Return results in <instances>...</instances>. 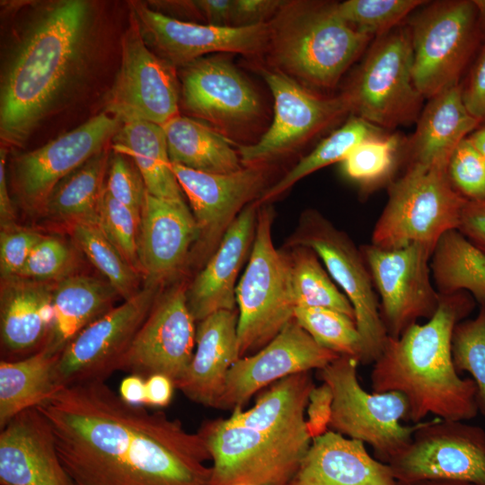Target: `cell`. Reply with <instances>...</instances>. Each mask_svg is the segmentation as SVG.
Segmentation results:
<instances>
[{
    "label": "cell",
    "instance_id": "6da1fadb",
    "mask_svg": "<svg viewBox=\"0 0 485 485\" xmlns=\"http://www.w3.org/2000/svg\"><path fill=\"white\" fill-rule=\"evenodd\" d=\"M36 408L75 485H210L198 432L125 402L105 381L60 388Z\"/></svg>",
    "mask_w": 485,
    "mask_h": 485
},
{
    "label": "cell",
    "instance_id": "7a4b0ae2",
    "mask_svg": "<svg viewBox=\"0 0 485 485\" xmlns=\"http://www.w3.org/2000/svg\"><path fill=\"white\" fill-rule=\"evenodd\" d=\"M2 39L0 139L22 146L83 93L101 40L97 4L88 0L13 4Z\"/></svg>",
    "mask_w": 485,
    "mask_h": 485
},
{
    "label": "cell",
    "instance_id": "3957f363",
    "mask_svg": "<svg viewBox=\"0 0 485 485\" xmlns=\"http://www.w3.org/2000/svg\"><path fill=\"white\" fill-rule=\"evenodd\" d=\"M436 313L423 324L410 326L399 338L388 337L371 372L372 392H399L409 404V421L428 414L449 420H469L479 413L477 388L462 378L452 357L455 325L474 309L467 292L440 295Z\"/></svg>",
    "mask_w": 485,
    "mask_h": 485
},
{
    "label": "cell",
    "instance_id": "277c9868",
    "mask_svg": "<svg viewBox=\"0 0 485 485\" xmlns=\"http://www.w3.org/2000/svg\"><path fill=\"white\" fill-rule=\"evenodd\" d=\"M371 39L343 21L335 4L295 1L286 2L269 22L268 48L279 71L331 88Z\"/></svg>",
    "mask_w": 485,
    "mask_h": 485
},
{
    "label": "cell",
    "instance_id": "5b68a950",
    "mask_svg": "<svg viewBox=\"0 0 485 485\" xmlns=\"http://www.w3.org/2000/svg\"><path fill=\"white\" fill-rule=\"evenodd\" d=\"M466 201L453 187L447 166L409 165L389 184L371 243L383 249L412 243L434 248L445 233L458 228Z\"/></svg>",
    "mask_w": 485,
    "mask_h": 485
},
{
    "label": "cell",
    "instance_id": "8992f818",
    "mask_svg": "<svg viewBox=\"0 0 485 485\" xmlns=\"http://www.w3.org/2000/svg\"><path fill=\"white\" fill-rule=\"evenodd\" d=\"M272 220L269 207L258 210L251 251L236 286L239 358L260 350L294 319L289 257L274 246Z\"/></svg>",
    "mask_w": 485,
    "mask_h": 485
},
{
    "label": "cell",
    "instance_id": "52a82bcc",
    "mask_svg": "<svg viewBox=\"0 0 485 485\" xmlns=\"http://www.w3.org/2000/svg\"><path fill=\"white\" fill-rule=\"evenodd\" d=\"M210 458V485H287L312 438L307 429L261 431L230 425L225 419L201 426Z\"/></svg>",
    "mask_w": 485,
    "mask_h": 485
},
{
    "label": "cell",
    "instance_id": "ba28073f",
    "mask_svg": "<svg viewBox=\"0 0 485 485\" xmlns=\"http://www.w3.org/2000/svg\"><path fill=\"white\" fill-rule=\"evenodd\" d=\"M358 363L355 357L340 356L318 370L333 393L329 429L369 445L375 459L389 463L410 444L420 422L401 424L409 421L410 415L402 393L365 391L357 375Z\"/></svg>",
    "mask_w": 485,
    "mask_h": 485
},
{
    "label": "cell",
    "instance_id": "9c48e42d",
    "mask_svg": "<svg viewBox=\"0 0 485 485\" xmlns=\"http://www.w3.org/2000/svg\"><path fill=\"white\" fill-rule=\"evenodd\" d=\"M412 61L409 28L377 37L344 93L350 111L382 129L414 122L423 96L414 84Z\"/></svg>",
    "mask_w": 485,
    "mask_h": 485
},
{
    "label": "cell",
    "instance_id": "30bf717a",
    "mask_svg": "<svg viewBox=\"0 0 485 485\" xmlns=\"http://www.w3.org/2000/svg\"><path fill=\"white\" fill-rule=\"evenodd\" d=\"M414 84L423 98L460 84L459 79L481 41L472 0L429 4L411 20Z\"/></svg>",
    "mask_w": 485,
    "mask_h": 485
},
{
    "label": "cell",
    "instance_id": "8fae6325",
    "mask_svg": "<svg viewBox=\"0 0 485 485\" xmlns=\"http://www.w3.org/2000/svg\"><path fill=\"white\" fill-rule=\"evenodd\" d=\"M313 250L331 278L350 302L362 340L363 365L374 364L388 335L380 316L379 301L360 249L349 237L315 211L306 212L288 242Z\"/></svg>",
    "mask_w": 485,
    "mask_h": 485
},
{
    "label": "cell",
    "instance_id": "7c38bea8",
    "mask_svg": "<svg viewBox=\"0 0 485 485\" xmlns=\"http://www.w3.org/2000/svg\"><path fill=\"white\" fill-rule=\"evenodd\" d=\"M161 286L145 284L133 297L83 329L62 350L54 372L57 390L106 381L120 370L137 331L159 296Z\"/></svg>",
    "mask_w": 485,
    "mask_h": 485
},
{
    "label": "cell",
    "instance_id": "4fadbf2b",
    "mask_svg": "<svg viewBox=\"0 0 485 485\" xmlns=\"http://www.w3.org/2000/svg\"><path fill=\"white\" fill-rule=\"evenodd\" d=\"M175 66L145 42L134 14L121 40V60L105 98V112L122 124L148 121L163 126L179 115Z\"/></svg>",
    "mask_w": 485,
    "mask_h": 485
},
{
    "label": "cell",
    "instance_id": "5bb4252c",
    "mask_svg": "<svg viewBox=\"0 0 485 485\" xmlns=\"http://www.w3.org/2000/svg\"><path fill=\"white\" fill-rule=\"evenodd\" d=\"M360 250L380 297V316L388 337L397 339L418 320L433 316L441 297L430 271L434 248L412 243L383 249L371 243Z\"/></svg>",
    "mask_w": 485,
    "mask_h": 485
},
{
    "label": "cell",
    "instance_id": "9a60e30c",
    "mask_svg": "<svg viewBox=\"0 0 485 485\" xmlns=\"http://www.w3.org/2000/svg\"><path fill=\"white\" fill-rule=\"evenodd\" d=\"M387 464L400 485L427 480L485 485V430L462 420L420 422L410 444Z\"/></svg>",
    "mask_w": 485,
    "mask_h": 485
},
{
    "label": "cell",
    "instance_id": "2e32d148",
    "mask_svg": "<svg viewBox=\"0 0 485 485\" xmlns=\"http://www.w3.org/2000/svg\"><path fill=\"white\" fill-rule=\"evenodd\" d=\"M274 99V118L260 139L242 146L238 153L244 166L292 152L350 111L343 93L333 98L317 96L281 71H264Z\"/></svg>",
    "mask_w": 485,
    "mask_h": 485
},
{
    "label": "cell",
    "instance_id": "e0dca14e",
    "mask_svg": "<svg viewBox=\"0 0 485 485\" xmlns=\"http://www.w3.org/2000/svg\"><path fill=\"white\" fill-rule=\"evenodd\" d=\"M122 123L103 111L42 146L13 160V184L22 204L43 209L56 185L92 156L106 148Z\"/></svg>",
    "mask_w": 485,
    "mask_h": 485
},
{
    "label": "cell",
    "instance_id": "ac0fdd59",
    "mask_svg": "<svg viewBox=\"0 0 485 485\" xmlns=\"http://www.w3.org/2000/svg\"><path fill=\"white\" fill-rule=\"evenodd\" d=\"M186 289L179 284L159 295L120 370L145 379L152 375H163L173 383L183 376L193 357L197 330L188 306Z\"/></svg>",
    "mask_w": 485,
    "mask_h": 485
},
{
    "label": "cell",
    "instance_id": "d6986e66",
    "mask_svg": "<svg viewBox=\"0 0 485 485\" xmlns=\"http://www.w3.org/2000/svg\"><path fill=\"white\" fill-rule=\"evenodd\" d=\"M131 13L146 45L174 66L213 52L259 54L269 43L268 22L244 26L199 24L174 19L143 3H133Z\"/></svg>",
    "mask_w": 485,
    "mask_h": 485
},
{
    "label": "cell",
    "instance_id": "ffe728a7",
    "mask_svg": "<svg viewBox=\"0 0 485 485\" xmlns=\"http://www.w3.org/2000/svg\"><path fill=\"white\" fill-rule=\"evenodd\" d=\"M340 356L321 347L292 319L260 350L233 364L215 408H242L263 387L295 374L320 370Z\"/></svg>",
    "mask_w": 485,
    "mask_h": 485
},
{
    "label": "cell",
    "instance_id": "44dd1931",
    "mask_svg": "<svg viewBox=\"0 0 485 485\" xmlns=\"http://www.w3.org/2000/svg\"><path fill=\"white\" fill-rule=\"evenodd\" d=\"M172 169L190 203L199 229L198 242L206 253H214L238 215L266 190L267 176L262 164L224 174L202 172L173 163Z\"/></svg>",
    "mask_w": 485,
    "mask_h": 485
},
{
    "label": "cell",
    "instance_id": "7402d4cb",
    "mask_svg": "<svg viewBox=\"0 0 485 485\" xmlns=\"http://www.w3.org/2000/svg\"><path fill=\"white\" fill-rule=\"evenodd\" d=\"M181 67V101L193 116L227 127L247 122L259 112L258 95L225 59L203 57Z\"/></svg>",
    "mask_w": 485,
    "mask_h": 485
},
{
    "label": "cell",
    "instance_id": "603a6c76",
    "mask_svg": "<svg viewBox=\"0 0 485 485\" xmlns=\"http://www.w3.org/2000/svg\"><path fill=\"white\" fill-rule=\"evenodd\" d=\"M197 221L184 200L146 194L141 210L138 259L146 283L161 286L186 262L198 240Z\"/></svg>",
    "mask_w": 485,
    "mask_h": 485
},
{
    "label": "cell",
    "instance_id": "cb8c5ba5",
    "mask_svg": "<svg viewBox=\"0 0 485 485\" xmlns=\"http://www.w3.org/2000/svg\"><path fill=\"white\" fill-rule=\"evenodd\" d=\"M1 485H75L51 428L37 408L16 415L0 432Z\"/></svg>",
    "mask_w": 485,
    "mask_h": 485
},
{
    "label": "cell",
    "instance_id": "d4e9b609",
    "mask_svg": "<svg viewBox=\"0 0 485 485\" xmlns=\"http://www.w3.org/2000/svg\"><path fill=\"white\" fill-rule=\"evenodd\" d=\"M258 205L254 201L242 209L204 269L187 287V303L195 321L199 322L217 311L235 310L236 280L251 251Z\"/></svg>",
    "mask_w": 485,
    "mask_h": 485
},
{
    "label": "cell",
    "instance_id": "484cf974",
    "mask_svg": "<svg viewBox=\"0 0 485 485\" xmlns=\"http://www.w3.org/2000/svg\"><path fill=\"white\" fill-rule=\"evenodd\" d=\"M238 312L221 310L198 322L196 349L183 376L174 383L192 401L215 408L228 371L239 359Z\"/></svg>",
    "mask_w": 485,
    "mask_h": 485
},
{
    "label": "cell",
    "instance_id": "4316f807",
    "mask_svg": "<svg viewBox=\"0 0 485 485\" xmlns=\"http://www.w3.org/2000/svg\"><path fill=\"white\" fill-rule=\"evenodd\" d=\"M287 485H400L390 466L372 457L360 440L328 430L312 439Z\"/></svg>",
    "mask_w": 485,
    "mask_h": 485
},
{
    "label": "cell",
    "instance_id": "83f0119b",
    "mask_svg": "<svg viewBox=\"0 0 485 485\" xmlns=\"http://www.w3.org/2000/svg\"><path fill=\"white\" fill-rule=\"evenodd\" d=\"M0 336L3 350L23 355L40 350L51 329L54 285L20 277L3 279Z\"/></svg>",
    "mask_w": 485,
    "mask_h": 485
},
{
    "label": "cell",
    "instance_id": "f1b7e54d",
    "mask_svg": "<svg viewBox=\"0 0 485 485\" xmlns=\"http://www.w3.org/2000/svg\"><path fill=\"white\" fill-rule=\"evenodd\" d=\"M480 124L463 104L461 84L434 95L419 114L409 141V165L447 166L457 146Z\"/></svg>",
    "mask_w": 485,
    "mask_h": 485
},
{
    "label": "cell",
    "instance_id": "f546056e",
    "mask_svg": "<svg viewBox=\"0 0 485 485\" xmlns=\"http://www.w3.org/2000/svg\"><path fill=\"white\" fill-rule=\"evenodd\" d=\"M119 296L105 280L86 275H68L54 284V319L43 347L61 354L87 325L110 311Z\"/></svg>",
    "mask_w": 485,
    "mask_h": 485
},
{
    "label": "cell",
    "instance_id": "4dcf8cb0",
    "mask_svg": "<svg viewBox=\"0 0 485 485\" xmlns=\"http://www.w3.org/2000/svg\"><path fill=\"white\" fill-rule=\"evenodd\" d=\"M111 148L133 161L148 194L160 198L183 200L182 190L172 169L162 126L148 121L124 123L112 138Z\"/></svg>",
    "mask_w": 485,
    "mask_h": 485
},
{
    "label": "cell",
    "instance_id": "1f68e13d",
    "mask_svg": "<svg viewBox=\"0 0 485 485\" xmlns=\"http://www.w3.org/2000/svg\"><path fill=\"white\" fill-rule=\"evenodd\" d=\"M162 127L172 163L216 174L242 168L239 153L230 141L199 121L179 114Z\"/></svg>",
    "mask_w": 485,
    "mask_h": 485
},
{
    "label": "cell",
    "instance_id": "d6a6232c",
    "mask_svg": "<svg viewBox=\"0 0 485 485\" xmlns=\"http://www.w3.org/2000/svg\"><path fill=\"white\" fill-rule=\"evenodd\" d=\"M315 387L310 371L282 378L259 395L247 410L236 408L226 422L261 431H291L306 428L304 411Z\"/></svg>",
    "mask_w": 485,
    "mask_h": 485
},
{
    "label": "cell",
    "instance_id": "836d02e7",
    "mask_svg": "<svg viewBox=\"0 0 485 485\" xmlns=\"http://www.w3.org/2000/svg\"><path fill=\"white\" fill-rule=\"evenodd\" d=\"M59 356L42 347L23 358L1 360L0 428L57 391L54 372Z\"/></svg>",
    "mask_w": 485,
    "mask_h": 485
},
{
    "label": "cell",
    "instance_id": "e575fe53",
    "mask_svg": "<svg viewBox=\"0 0 485 485\" xmlns=\"http://www.w3.org/2000/svg\"><path fill=\"white\" fill-rule=\"evenodd\" d=\"M430 271L440 295L467 292L480 305L485 304V253L458 229L447 231L436 242Z\"/></svg>",
    "mask_w": 485,
    "mask_h": 485
},
{
    "label": "cell",
    "instance_id": "d590c367",
    "mask_svg": "<svg viewBox=\"0 0 485 485\" xmlns=\"http://www.w3.org/2000/svg\"><path fill=\"white\" fill-rule=\"evenodd\" d=\"M110 154L107 146L64 177L49 194L42 211L70 225L97 223Z\"/></svg>",
    "mask_w": 485,
    "mask_h": 485
},
{
    "label": "cell",
    "instance_id": "8d00e7d4",
    "mask_svg": "<svg viewBox=\"0 0 485 485\" xmlns=\"http://www.w3.org/2000/svg\"><path fill=\"white\" fill-rule=\"evenodd\" d=\"M382 134V128L360 117L353 116L342 127L324 138L278 182L266 188L259 198L258 204L270 201L298 181L321 168L334 163H341L357 145Z\"/></svg>",
    "mask_w": 485,
    "mask_h": 485
},
{
    "label": "cell",
    "instance_id": "74e56055",
    "mask_svg": "<svg viewBox=\"0 0 485 485\" xmlns=\"http://www.w3.org/2000/svg\"><path fill=\"white\" fill-rule=\"evenodd\" d=\"M288 256L291 283L296 307L328 308L340 312L356 322L354 309L322 266L317 253L309 247L293 245Z\"/></svg>",
    "mask_w": 485,
    "mask_h": 485
},
{
    "label": "cell",
    "instance_id": "f35d334b",
    "mask_svg": "<svg viewBox=\"0 0 485 485\" xmlns=\"http://www.w3.org/2000/svg\"><path fill=\"white\" fill-rule=\"evenodd\" d=\"M71 234L81 251L124 300L140 291L139 275L94 222L70 225Z\"/></svg>",
    "mask_w": 485,
    "mask_h": 485
},
{
    "label": "cell",
    "instance_id": "ab89813d",
    "mask_svg": "<svg viewBox=\"0 0 485 485\" xmlns=\"http://www.w3.org/2000/svg\"><path fill=\"white\" fill-rule=\"evenodd\" d=\"M401 139L399 135H379L357 145L341 162L346 177L366 190H374L390 181L393 174Z\"/></svg>",
    "mask_w": 485,
    "mask_h": 485
},
{
    "label": "cell",
    "instance_id": "60d3db41",
    "mask_svg": "<svg viewBox=\"0 0 485 485\" xmlns=\"http://www.w3.org/2000/svg\"><path fill=\"white\" fill-rule=\"evenodd\" d=\"M294 319L321 347L360 363L362 340L352 318L328 308L296 307Z\"/></svg>",
    "mask_w": 485,
    "mask_h": 485
},
{
    "label": "cell",
    "instance_id": "b9f144b4",
    "mask_svg": "<svg viewBox=\"0 0 485 485\" xmlns=\"http://www.w3.org/2000/svg\"><path fill=\"white\" fill-rule=\"evenodd\" d=\"M426 3L428 1L422 0H348L335 6L343 21L372 38L392 31Z\"/></svg>",
    "mask_w": 485,
    "mask_h": 485
},
{
    "label": "cell",
    "instance_id": "7bdbcfd3",
    "mask_svg": "<svg viewBox=\"0 0 485 485\" xmlns=\"http://www.w3.org/2000/svg\"><path fill=\"white\" fill-rule=\"evenodd\" d=\"M452 357L460 375L467 372L477 388L478 410L485 418V304L473 319L459 322L452 335Z\"/></svg>",
    "mask_w": 485,
    "mask_h": 485
},
{
    "label": "cell",
    "instance_id": "ee69618b",
    "mask_svg": "<svg viewBox=\"0 0 485 485\" xmlns=\"http://www.w3.org/2000/svg\"><path fill=\"white\" fill-rule=\"evenodd\" d=\"M97 225L133 268L141 273L138 259L140 216L116 200L104 188Z\"/></svg>",
    "mask_w": 485,
    "mask_h": 485
},
{
    "label": "cell",
    "instance_id": "f6af8a7d",
    "mask_svg": "<svg viewBox=\"0 0 485 485\" xmlns=\"http://www.w3.org/2000/svg\"><path fill=\"white\" fill-rule=\"evenodd\" d=\"M447 174L453 187L466 200L485 199V157L468 137L452 154Z\"/></svg>",
    "mask_w": 485,
    "mask_h": 485
},
{
    "label": "cell",
    "instance_id": "bcb514c9",
    "mask_svg": "<svg viewBox=\"0 0 485 485\" xmlns=\"http://www.w3.org/2000/svg\"><path fill=\"white\" fill-rule=\"evenodd\" d=\"M72 263L73 252L66 242L43 235L17 277L39 282H57L69 275Z\"/></svg>",
    "mask_w": 485,
    "mask_h": 485
},
{
    "label": "cell",
    "instance_id": "7dc6e473",
    "mask_svg": "<svg viewBox=\"0 0 485 485\" xmlns=\"http://www.w3.org/2000/svg\"><path fill=\"white\" fill-rule=\"evenodd\" d=\"M105 189L116 200L141 216L146 187L140 172L126 154L110 152Z\"/></svg>",
    "mask_w": 485,
    "mask_h": 485
},
{
    "label": "cell",
    "instance_id": "c3c4849f",
    "mask_svg": "<svg viewBox=\"0 0 485 485\" xmlns=\"http://www.w3.org/2000/svg\"><path fill=\"white\" fill-rule=\"evenodd\" d=\"M43 235L16 225L1 229L0 272L2 279L17 277L27 262L33 248Z\"/></svg>",
    "mask_w": 485,
    "mask_h": 485
},
{
    "label": "cell",
    "instance_id": "681fc988",
    "mask_svg": "<svg viewBox=\"0 0 485 485\" xmlns=\"http://www.w3.org/2000/svg\"><path fill=\"white\" fill-rule=\"evenodd\" d=\"M332 402L333 393L326 383L315 386L310 392L307 405L308 419L305 425L312 439L325 434L329 430L332 414Z\"/></svg>",
    "mask_w": 485,
    "mask_h": 485
},
{
    "label": "cell",
    "instance_id": "f907efd6",
    "mask_svg": "<svg viewBox=\"0 0 485 485\" xmlns=\"http://www.w3.org/2000/svg\"><path fill=\"white\" fill-rule=\"evenodd\" d=\"M462 98L472 117L481 123L485 120V47L476 59L466 84L462 85Z\"/></svg>",
    "mask_w": 485,
    "mask_h": 485
},
{
    "label": "cell",
    "instance_id": "816d5d0a",
    "mask_svg": "<svg viewBox=\"0 0 485 485\" xmlns=\"http://www.w3.org/2000/svg\"><path fill=\"white\" fill-rule=\"evenodd\" d=\"M285 3L279 0H233L232 25L265 22V18L276 14Z\"/></svg>",
    "mask_w": 485,
    "mask_h": 485
},
{
    "label": "cell",
    "instance_id": "f5cc1de1",
    "mask_svg": "<svg viewBox=\"0 0 485 485\" xmlns=\"http://www.w3.org/2000/svg\"><path fill=\"white\" fill-rule=\"evenodd\" d=\"M457 229L485 253V199L466 201Z\"/></svg>",
    "mask_w": 485,
    "mask_h": 485
},
{
    "label": "cell",
    "instance_id": "db71d44e",
    "mask_svg": "<svg viewBox=\"0 0 485 485\" xmlns=\"http://www.w3.org/2000/svg\"><path fill=\"white\" fill-rule=\"evenodd\" d=\"M174 383L163 375H152L146 379L145 405L163 408L167 406L173 394Z\"/></svg>",
    "mask_w": 485,
    "mask_h": 485
},
{
    "label": "cell",
    "instance_id": "11a10c76",
    "mask_svg": "<svg viewBox=\"0 0 485 485\" xmlns=\"http://www.w3.org/2000/svg\"><path fill=\"white\" fill-rule=\"evenodd\" d=\"M190 4L207 20L208 24L233 26V0H199L190 1Z\"/></svg>",
    "mask_w": 485,
    "mask_h": 485
},
{
    "label": "cell",
    "instance_id": "9f6ffc18",
    "mask_svg": "<svg viewBox=\"0 0 485 485\" xmlns=\"http://www.w3.org/2000/svg\"><path fill=\"white\" fill-rule=\"evenodd\" d=\"M7 149L0 148V224L1 229L13 227L15 225V212L8 191L6 176Z\"/></svg>",
    "mask_w": 485,
    "mask_h": 485
},
{
    "label": "cell",
    "instance_id": "6f0895ef",
    "mask_svg": "<svg viewBox=\"0 0 485 485\" xmlns=\"http://www.w3.org/2000/svg\"><path fill=\"white\" fill-rule=\"evenodd\" d=\"M119 395L131 405H145L146 379L137 375L123 378L119 387Z\"/></svg>",
    "mask_w": 485,
    "mask_h": 485
},
{
    "label": "cell",
    "instance_id": "680465c9",
    "mask_svg": "<svg viewBox=\"0 0 485 485\" xmlns=\"http://www.w3.org/2000/svg\"><path fill=\"white\" fill-rule=\"evenodd\" d=\"M473 146L485 157V127L474 130L468 136Z\"/></svg>",
    "mask_w": 485,
    "mask_h": 485
},
{
    "label": "cell",
    "instance_id": "91938a15",
    "mask_svg": "<svg viewBox=\"0 0 485 485\" xmlns=\"http://www.w3.org/2000/svg\"><path fill=\"white\" fill-rule=\"evenodd\" d=\"M477 10L478 28L481 41H485V0H472Z\"/></svg>",
    "mask_w": 485,
    "mask_h": 485
},
{
    "label": "cell",
    "instance_id": "94428289",
    "mask_svg": "<svg viewBox=\"0 0 485 485\" xmlns=\"http://www.w3.org/2000/svg\"><path fill=\"white\" fill-rule=\"evenodd\" d=\"M405 485H475L469 482L447 481V480H427Z\"/></svg>",
    "mask_w": 485,
    "mask_h": 485
},
{
    "label": "cell",
    "instance_id": "6125c7cd",
    "mask_svg": "<svg viewBox=\"0 0 485 485\" xmlns=\"http://www.w3.org/2000/svg\"><path fill=\"white\" fill-rule=\"evenodd\" d=\"M240 485H249V484H240Z\"/></svg>",
    "mask_w": 485,
    "mask_h": 485
}]
</instances>
